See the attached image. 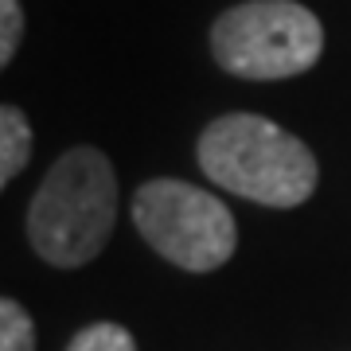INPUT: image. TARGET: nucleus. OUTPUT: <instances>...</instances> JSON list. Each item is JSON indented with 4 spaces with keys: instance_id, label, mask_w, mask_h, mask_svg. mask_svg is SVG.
Here are the masks:
<instances>
[{
    "instance_id": "1",
    "label": "nucleus",
    "mask_w": 351,
    "mask_h": 351,
    "mask_svg": "<svg viewBox=\"0 0 351 351\" xmlns=\"http://www.w3.org/2000/svg\"><path fill=\"white\" fill-rule=\"evenodd\" d=\"M203 176L262 207H301L316 191L320 164L301 137L262 113H223L195 145Z\"/></svg>"
},
{
    "instance_id": "2",
    "label": "nucleus",
    "mask_w": 351,
    "mask_h": 351,
    "mask_svg": "<svg viewBox=\"0 0 351 351\" xmlns=\"http://www.w3.org/2000/svg\"><path fill=\"white\" fill-rule=\"evenodd\" d=\"M117 219V176L94 145L66 149L27 203V242L43 262L78 269L110 242Z\"/></svg>"
},
{
    "instance_id": "3",
    "label": "nucleus",
    "mask_w": 351,
    "mask_h": 351,
    "mask_svg": "<svg viewBox=\"0 0 351 351\" xmlns=\"http://www.w3.org/2000/svg\"><path fill=\"white\" fill-rule=\"evenodd\" d=\"M211 55L234 78L281 82L320 63L324 27L297 0H242L215 16Z\"/></svg>"
},
{
    "instance_id": "4",
    "label": "nucleus",
    "mask_w": 351,
    "mask_h": 351,
    "mask_svg": "<svg viewBox=\"0 0 351 351\" xmlns=\"http://www.w3.org/2000/svg\"><path fill=\"white\" fill-rule=\"evenodd\" d=\"M133 223L152 250L188 274H211L239 246L230 207L184 180L141 184L133 195Z\"/></svg>"
},
{
    "instance_id": "5",
    "label": "nucleus",
    "mask_w": 351,
    "mask_h": 351,
    "mask_svg": "<svg viewBox=\"0 0 351 351\" xmlns=\"http://www.w3.org/2000/svg\"><path fill=\"white\" fill-rule=\"evenodd\" d=\"M32 160V125L24 110L4 106L0 110V184H12Z\"/></svg>"
},
{
    "instance_id": "6",
    "label": "nucleus",
    "mask_w": 351,
    "mask_h": 351,
    "mask_svg": "<svg viewBox=\"0 0 351 351\" xmlns=\"http://www.w3.org/2000/svg\"><path fill=\"white\" fill-rule=\"evenodd\" d=\"M0 351H36V324L12 297L0 301Z\"/></svg>"
},
{
    "instance_id": "7",
    "label": "nucleus",
    "mask_w": 351,
    "mask_h": 351,
    "mask_svg": "<svg viewBox=\"0 0 351 351\" xmlns=\"http://www.w3.org/2000/svg\"><path fill=\"white\" fill-rule=\"evenodd\" d=\"M66 351H137V343L129 336V328L113 324V320H98V324L82 328Z\"/></svg>"
},
{
    "instance_id": "8",
    "label": "nucleus",
    "mask_w": 351,
    "mask_h": 351,
    "mask_svg": "<svg viewBox=\"0 0 351 351\" xmlns=\"http://www.w3.org/2000/svg\"><path fill=\"white\" fill-rule=\"evenodd\" d=\"M24 39V8L20 0H0V66H8Z\"/></svg>"
}]
</instances>
